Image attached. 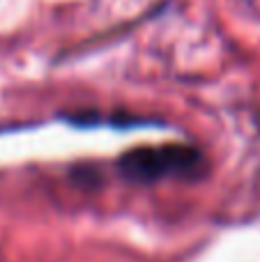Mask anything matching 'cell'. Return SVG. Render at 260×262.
<instances>
[{"instance_id":"6da1fadb","label":"cell","mask_w":260,"mask_h":262,"mask_svg":"<svg viewBox=\"0 0 260 262\" xmlns=\"http://www.w3.org/2000/svg\"><path fill=\"white\" fill-rule=\"evenodd\" d=\"M203 166V154L191 145L136 147L122 154L118 168L124 180L147 184L164 177H189Z\"/></svg>"}]
</instances>
